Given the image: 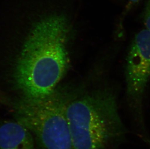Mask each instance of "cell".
<instances>
[{"mask_svg":"<svg viewBox=\"0 0 150 149\" xmlns=\"http://www.w3.org/2000/svg\"><path fill=\"white\" fill-rule=\"evenodd\" d=\"M6 102V99L4 98V97L2 96V94L0 93V103L5 104Z\"/></svg>","mask_w":150,"mask_h":149,"instance_id":"obj_8","label":"cell"},{"mask_svg":"<svg viewBox=\"0 0 150 149\" xmlns=\"http://www.w3.org/2000/svg\"><path fill=\"white\" fill-rule=\"evenodd\" d=\"M71 25L66 15H43L30 29L16 62V86L31 100L42 99L55 91L69 65L67 44Z\"/></svg>","mask_w":150,"mask_h":149,"instance_id":"obj_1","label":"cell"},{"mask_svg":"<svg viewBox=\"0 0 150 149\" xmlns=\"http://www.w3.org/2000/svg\"><path fill=\"white\" fill-rule=\"evenodd\" d=\"M67 99L54 91L48 97L24 98L16 106V121L33 134L41 149H74L66 114Z\"/></svg>","mask_w":150,"mask_h":149,"instance_id":"obj_3","label":"cell"},{"mask_svg":"<svg viewBox=\"0 0 150 149\" xmlns=\"http://www.w3.org/2000/svg\"><path fill=\"white\" fill-rule=\"evenodd\" d=\"M142 17L146 28L150 31V0L145 4Z\"/></svg>","mask_w":150,"mask_h":149,"instance_id":"obj_6","label":"cell"},{"mask_svg":"<svg viewBox=\"0 0 150 149\" xmlns=\"http://www.w3.org/2000/svg\"><path fill=\"white\" fill-rule=\"evenodd\" d=\"M125 77L128 105L143 127V99L150 79V31L147 29L134 36L126 57Z\"/></svg>","mask_w":150,"mask_h":149,"instance_id":"obj_4","label":"cell"},{"mask_svg":"<svg viewBox=\"0 0 150 149\" xmlns=\"http://www.w3.org/2000/svg\"><path fill=\"white\" fill-rule=\"evenodd\" d=\"M0 149H35L34 136L17 121L4 122L0 125Z\"/></svg>","mask_w":150,"mask_h":149,"instance_id":"obj_5","label":"cell"},{"mask_svg":"<svg viewBox=\"0 0 150 149\" xmlns=\"http://www.w3.org/2000/svg\"><path fill=\"white\" fill-rule=\"evenodd\" d=\"M142 0H127V3L126 4V6L125 7L124 11L122 12V19L121 20L125 19V18L127 14L136 5H137Z\"/></svg>","mask_w":150,"mask_h":149,"instance_id":"obj_7","label":"cell"},{"mask_svg":"<svg viewBox=\"0 0 150 149\" xmlns=\"http://www.w3.org/2000/svg\"><path fill=\"white\" fill-rule=\"evenodd\" d=\"M67 103L66 114L74 149H113L125 129L116 89L101 71L91 91Z\"/></svg>","mask_w":150,"mask_h":149,"instance_id":"obj_2","label":"cell"}]
</instances>
